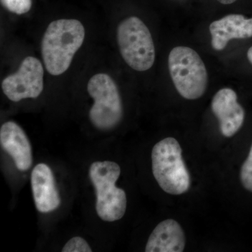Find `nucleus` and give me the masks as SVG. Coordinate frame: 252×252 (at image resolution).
Returning <instances> with one entry per match:
<instances>
[{"label":"nucleus","instance_id":"obj_8","mask_svg":"<svg viewBox=\"0 0 252 252\" xmlns=\"http://www.w3.org/2000/svg\"><path fill=\"white\" fill-rule=\"evenodd\" d=\"M211 107L220 123V133L224 137H233L243 127L246 113L233 89L224 88L219 91L212 99Z\"/></svg>","mask_w":252,"mask_h":252},{"label":"nucleus","instance_id":"obj_7","mask_svg":"<svg viewBox=\"0 0 252 252\" xmlns=\"http://www.w3.org/2000/svg\"><path fill=\"white\" fill-rule=\"evenodd\" d=\"M44 69L39 60L28 56L23 60L14 74L5 78L1 89L13 102L23 99L36 98L44 89Z\"/></svg>","mask_w":252,"mask_h":252},{"label":"nucleus","instance_id":"obj_6","mask_svg":"<svg viewBox=\"0 0 252 252\" xmlns=\"http://www.w3.org/2000/svg\"><path fill=\"white\" fill-rule=\"evenodd\" d=\"M87 90L94 99L89 112L93 125L99 130H112L122 122L124 109L117 84L108 74L99 73L88 83Z\"/></svg>","mask_w":252,"mask_h":252},{"label":"nucleus","instance_id":"obj_4","mask_svg":"<svg viewBox=\"0 0 252 252\" xmlns=\"http://www.w3.org/2000/svg\"><path fill=\"white\" fill-rule=\"evenodd\" d=\"M170 77L175 89L187 99H197L206 91L208 75L203 60L187 46H176L168 57Z\"/></svg>","mask_w":252,"mask_h":252},{"label":"nucleus","instance_id":"obj_10","mask_svg":"<svg viewBox=\"0 0 252 252\" xmlns=\"http://www.w3.org/2000/svg\"><path fill=\"white\" fill-rule=\"evenodd\" d=\"M31 187L36 208L42 213H49L59 208L61 197L54 174L49 165L39 163L31 173Z\"/></svg>","mask_w":252,"mask_h":252},{"label":"nucleus","instance_id":"obj_11","mask_svg":"<svg viewBox=\"0 0 252 252\" xmlns=\"http://www.w3.org/2000/svg\"><path fill=\"white\" fill-rule=\"evenodd\" d=\"M1 147L12 158L18 170L26 171L32 165L31 142L26 132L14 122L4 123L0 129Z\"/></svg>","mask_w":252,"mask_h":252},{"label":"nucleus","instance_id":"obj_5","mask_svg":"<svg viewBox=\"0 0 252 252\" xmlns=\"http://www.w3.org/2000/svg\"><path fill=\"white\" fill-rule=\"evenodd\" d=\"M117 41L121 55L129 67L144 72L154 65L153 38L140 18L132 16L124 20L117 28Z\"/></svg>","mask_w":252,"mask_h":252},{"label":"nucleus","instance_id":"obj_16","mask_svg":"<svg viewBox=\"0 0 252 252\" xmlns=\"http://www.w3.org/2000/svg\"><path fill=\"white\" fill-rule=\"evenodd\" d=\"M245 59L247 60L249 66L252 68V44L249 46L247 49L246 53H245Z\"/></svg>","mask_w":252,"mask_h":252},{"label":"nucleus","instance_id":"obj_9","mask_svg":"<svg viewBox=\"0 0 252 252\" xmlns=\"http://www.w3.org/2000/svg\"><path fill=\"white\" fill-rule=\"evenodd\" d=\"M210 32L212 48L222 51L232 39H252V17L240 14L227 15L210 24Z\"/></svg>","mask_w":252,"mask_h":252},{"label":"nucleus","instance_id":"obj_12","mask_svg":"<svg viewBox=\"0 0 252 252\" xmlns=\"http://www.w3.org/2000/svg\"><path fill=\"white\" fill-rule=\"evenodd\" d=\"M186 235L180 223L174 220H162L150 235L146 252H182L186 246Z\"/></svg>","mask_w":252,"mask_h":252},{"label":"nucleus","instance_id":"obj_15","mask_svg":"<svg viewBox=\"0 0 252 252\" xmlns=\"http://www.w3.org/2000/svg\"><path fill=\"white\" fill-rule=\"evenodd\" d=\"M63 252H91L92 249L89 243L80 237H74L63 247Z\"/></svg>","mask_w":252,"mask_h":252},{"label":"nucleus","instance_id":"obj_17","mask_svg":"<svg viewBox=\"0 0 252 252\" xmlns=\"http://www.w3.org/2000/svg\"><path fill=\"white\" fill-rule=\"evenodd\" d=\"M217 1L223 4H230L235 2L237 0H217Z\"/></svg>","mask_w":252,"mask_h":252},{"label":"nucleus","instance_id":"obj_3","mask_svg":"<svg viewBox=\"0 0 252 252\" xmlns=\"http://www.w3.org/2000/svg\"><path fill=\"white\" fill-rule=\"evenodd\" d=\"M120 175V166L109 160L94 162L89 168V177L96 191V212L104 221H116L125 215L126 193L116 186Z\"/></svg>","mask_w":252,"mask_h":252},{"label":"nucleus","instance_id":"obj_13","mask_svg":"<svg viewBox=\"0 0 252 252\" xmlns=\"http://www.w3.org/2000/svg\"><path fill=\"white\" fill-rule=\"evenodd\" d=\"M240 179L244 188L252 193V144L248 157L240 169Z\"/></svg>","mask_w":252,"mask_h":252},{"label":"nucleus","instance_id":"obj_14","mask_svg":"<svg viewBox=\"0 0 252 252\" xmlns=\"http://www.w3.org/2000/svg\"><path fill=\"white\" fill-rule=\"evenodd\" d=\"M1 2L6 9L18 15L26 14L32 7V0H1Z\"/></svg>","mask_w":252,"mask_h":252},{"label":"nucleus","instance_id":"obj_1","mask_svg":"<svg viewBox=\"0 0 252 252\" xmlns=\"http://www.w3.org/2000/svg\"><path fill=\"white\" fill-rule=\"evenodd\" d=\"M85 38V29L75 19H60L50 23L41 41V55L46 70L59 76L67 70Z\"/></svg>","mask_w":252,"mask_h":252},{"label":"nucleus","instance_id":"obj_2","mask_svg":"<svg viewBox=\"0 0 252 252\" xmlns=\"http://www.w3.org/2000/svg\"><path fill=\"white\" fill-rule=\"evenodd\" d=\"M152 172L165 193L179 195L188 191L190 176L178 141L166 137L155 144L152 152Z\"/></svg>","mask_w":252,"mask_h":252}]
</instances>
